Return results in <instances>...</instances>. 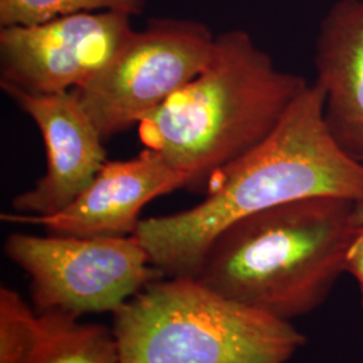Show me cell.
I'll list each match as a JSON object with an SVG mask.
<instances>
[{
  "mask_svg": "<svg viewBox=\"0 0 363 363\" xmlns=\"http://www.w3.org/2000/svg\"><path fill=\"white\" fill-rule=\"evenodd\" d=\"M310 84L277 67L244 30L216 37L206 67L138 124L144 148L208 189L272 135Z\"/></svg>",
  "mask_w": 363,
  "mask_h": 363,
  "instance_id": "obj_2",
  "label": "cell"
},
{
  "mask_svg": "<svg viewBox=\"0 0 363 363\" xmlns=\"http://www.w3.org/2000/svg\"><path fill=\"white\" fill-rule=\"evenodd\" d=\"M40 316L45 337L27 363H120L116 339L105 325L62 315Z\"/></svg>",
  "mask_w": 363,
  "mask_h": 363,
  "instance_id": "obj_11",
  "label": "cell"
},
{
  "mask_svg": "<svg viewBox=\"0 0 363 363\" xmlns=\"http://www.w3.org/2000/svg\"><path fill=\"white\" fill-rule=\"evenodd\" d=\"M358 220H359V223L363 225V205L361 203L359 206H358Z\"/></svg>",
  "mask_w": 363,
  "mask_h": 363,
  "instance_id": "obj_15",
  "label": "cell"
},
{
  "mask_svg": "<svg viewBox=\"0 0 363 363\" xmlns=\"http://www.w3.org/2000/svg\"><path fill=\"white\" fill-rule=\"evenodd\" d=\"M147 0H0V26H34L52 19L89 11L140 15Z\"/></svg>",
  "mask_w": 363,
  "mask_h": 363,
  "instance_id": "obj_13",
  "label": "cell"
},
{
  "mask_svg": "<svg viewBox=\"0 0 363 363\" xmlns=\"http://www.w3.org/2000/svg\"><path fill=\"white\" fill-rule=\"evenodd\" d=\"M112 315L120 363H286L306 343L291 322L195 277L155 280Z\"/></svg>",
  "mask_w": 363,
  "mask_h": 363,
  "instance_id": "obj_4",
  "label": "cell"
},
{
  "mask_svg": "<svg viewBox=\"0 0 363 363\" xmlns=\"http://www.w3.org/2000/svg\"><path fill=\"white\" fill-rule=\"evenodd\" d=\"M325 91L308 85L272 135L223 169L194 208L142 220L135 237L164 277H195L211 241L261 210L316 195L363 205V162L325 127Z\"/></svg>",
  "mask_w": 363,
  "mask_h": 363,
  "instance_id": "obj_1",
  "label": "cell"
},
{
  "mask_svg": "<svg viewBox=\"0 0 363 363\" xmlns=\"http://www.w3.org/2000/svg\"><path fill=\"white\" fill-rule=\"evenodd\" d=\"M315 72L334 142L363 162V0H337L316 38Z\"/></svg>",
  "mask_w": 363,
  "mask_h": 363,
  "instance_id": "obj_10",
  "label": "cell"
},
{
  "mask_svg": "<svg viewBox=\"0 0 363 363\" xmlns=\"http://www.w3.org/2000/svg\"><path fill=\"white\" fill-rule=\"evenodd\" d=\"M179 189H187V177L144 148L128 160L106 162L88 189L64 210L46 217L9 213L1 214V220L40 225L54 235L130 237L147 203Z\"/></svg>",
  "mask_w": 363,
  "mask_h": 363,
  "instance_id": "obj_9",
  "label": "cell"
},
{
  "mask_svg": "<svg viewBox=\"0 0 363 363\" xmlns=\"http://www.w3.org/2000/svg\"><path fill=\"white\" fill-rule=\"evenodd\" d=\"M4 253L30 277L39 315L79 319L116 312L152 281L164 277L142 244L130 237L10 234Z\"/></svg>",
  "mask_w": 363,
  "mask_h": 363,
  "instance_id": "obj_5",
  "label": "cell"
},
{
  "mask_svg": "<svg viewBox=\"0 0 363 363\" xmlns=\"http://www.w3.org/2000/svg\"><path fill=\"white\" fill-rule=\"evenodd\" d=\"M130 15L72 13L34 26L1 27L3 91L58 94L97 77L133 34Z\"/></svg>",
  "mask_w": 363,
  "mask_h": 363,
  "instance_id": "obj_7",
  "label": "cell"
},
{
  "mask_svg": "<svg viewBox=\"0 0 363 363\" xmlns=\"http://www.w3.org/2000/svg\"><path fill=\"white\" fill-rule=\"evenodd\" d=\"M45 320L15 289L0 288V363H27L45 337Z\"/></svg>",
  "mask_w": 363,
  "mask_h": 363,
  "instance_id": "obj_12",
  "label": "cell"
},
{
  "mask_svg": "<svg viewBox=\"0 0 363 363\" xmlns=\"http://www.w3.org/2000/svg\"><path fill=\"white\" fill-rule=\"evenodd\" d=\"M345 272L350 273L357 280L363 307V226L351 242L345 261Z\"/></svg>",
  "mask_w": 363,
  "mask_h": 363,
  "instance_id": "obj_14",
  "label": "cell"
},
{
  "mask_svg": "<svg viewBox=\"0 0 363 363\" xmlns=\"http://www.w3.org/2000/svg\"><path fill=\"white\" fill-rule=\"evenodd\" d=\"M216 35L203 23L156 18L133 31L78 100L108 140L139 124L191 82L208 64Z\"/></svg>",
  "mask_w": 363,
  "mask_h": 363,
  "instance_id": "obj_6",
  "label": "cell"
},
{
  "mask_svg": "<svg viewBox=\"0 0 363 363\" xmlns=\"http://www.w3.org/2000/svg\"><path fill=\"white\" fill-rule=\"evenodd\" d=\"M37 124L46 148V172L13 199L16 214L46 217L67 208L106 163L104 139L76 91L27 94L6 91Z\"/></svg>",
  "mask_w": 363,
  "mask_h": 363,
  "instance_id": "obj_8",
  "label": "cell"
},
{
  "mask_svg": "<svg viewBox=\"0 0 363 363\" xmlns=\"http://www.w3.org/2000/svg\"><path fill=\"white\" fill-rule=\"evenodd\" d=\"M361 203L316 195L265 208L226 226L195 274L222 296L292 322L328 298L363 225Z\"/></svg>",
  "mask_w": 363,
  "mask_h": 363,
  "instance_id": "obj_3",
  "label": "cell"
}]
</instances>
